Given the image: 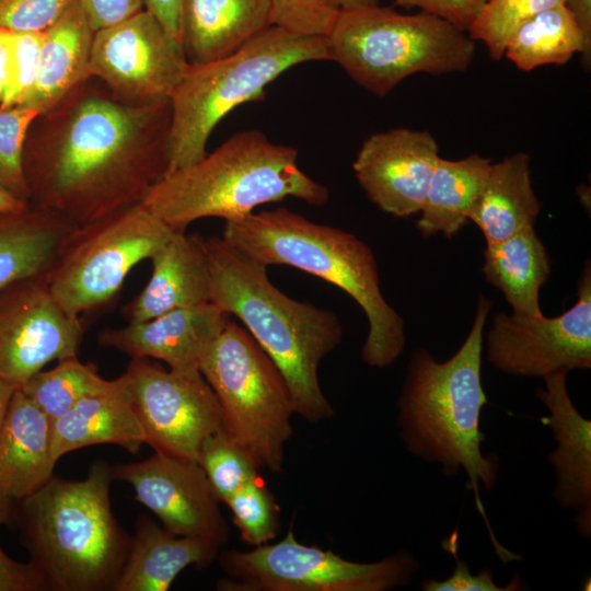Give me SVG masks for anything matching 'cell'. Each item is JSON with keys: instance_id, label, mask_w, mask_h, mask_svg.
I'll return each mask as SVG.
<instances>
[{"instance_id": "28", "label": "cell", "mask_w": 591, "mask_h": 591, "mask_svg": "<svg viewBox=\"0 0 591 591\" xmlns=\"http://www.w3.org/2000/svg\"><path fill=\"white\" fill-rule=\"evenodd\" d=\"M484 258L485 279L501 291L513 315L543 314L538 294L551 274V260L534 228L487 243Z\"/></svg>"}, {"instance_id": "48", "label": "cell", "mask_w": 591, "mask_h": 591, "mask_svg": "<svg viewBox=\"0 0 591 591\" xmlns=\"http://www.w3.org/2000/svg\"><path fill=\"white\" fill-rule=\"evenodd\" d=\"M14 518L13 500L0 490V524H8Z\"/></svg>"}, {"instance_id": "13", "label": "cell", "mask_w": 591, "mask_h": 591, "mask_svg": "<svg viewBox=\"0 0 591 591\" xmlns=\"http://www.w3.org/2000/svg\"><path fill=\"white\" fill-rule=\"evenodd\" d=\"M575 304L558 316L497 313L486 335L487 360L499 371L526 378L591 368V270L583 269Z\"/></svg>"}, {"instance_id": "39", "label": "cell", "mask_w": 591, "mask_h": 591, "mask_svg": "<svg viewBox=\"0 0 591 591\" xmlns=\"http://www.w3.org/2000/svg\"><path fill=\"white\" fill-rule=\"evenodd\" d=\"M456 533L443 543L444 549L450 552L456 560L453 572L443 580L427 579L421 582L425 591H515L523 588L520 578H513L509 584L500 587L494 582L491 568H484L473 575L465 560L459 559L456 554Z\"/></svg>"}, {"instance_id": "37", "label": "cell", "mask_w": 591, "mask_h": 591, "mask_svg": "<svg viewBox=\"0 0 591 591\" xmlns=\"http://www.w3.org/2000/svg\"><path fill=\"white\" fill-rule=\"evenodd\" d=\"M43 32H11L7 82L0 108L21 106L37 73Z\"/></svg>"}, {"instance_id": "9", "label": "cell", "mask_w": 591, "mask_h": 591, "mask_svg": "<svg viewBox=\"0 0 591 591\" xmlns=\"http://www.w3.org/2000/svg\"><path fill=\"white\" fill-rule=\"evenodd\" d=\"M199 371L218 399L222 430L258 468L280 473L294 408L273 360L244 327L228 318Z\"/></svg>"}, {"instance_id": "7", "label": "cell", "mask_w": 591, "mask_h": 591, "mask_svg": "<svg viewBox=\"0 0 591 591\" xmlns=\"http://www.w3.org/2000/svg\"><path fill=\"white\" fill-rule=\"evenodd\" d=\"M323 60H329L326 37L271 25L229 56L188 63L170 96L166 174L200 161L218 124L239 105L263 99L265 88L285 71Z\"/></svg>"}, {"instance_id": "1", "label": "cell", "mask_w": 591, "mask_h": 591, "mask_svg": "<svg viewBox=\"0 0 591 591\" xmlns=\"http://www.w3.org/2000/svg\"><path fill=\"white\" fill-rule=\"evenodd\" d=\"M170 99L131 104L90 77L32 123L30 204L79 227L140 204L167 172Z\"/></svg>"}, {"instance_id": "47", "label": "cell", "mask_w": 591, "mask_h": 591, "mask_svg": "<svg viewBox=\"0 0 591 591\" xmlns=\"http://www.w3.org/2000/svg\"><path fill=\"white\" fill-rule=\"evenodd\" d=\"M18 387L0 378V432L8 413L12 396Z\"/></svg>"}, {"instance_id": "26", "label": "cell", "mask_w": 591, "mask_h": 591, "mask_svg": "<svg viewBox=\"0 0 591 591\" xmlns=\"http://www.w3.org/2000/svg\"><path fill=\"white\" fill-rule=\"evenodd\" d=\"M74 227L56 212L33 205L0 212V291L45 276Z\"/></svg>"}, {"instance_id": "29", "label": "cell", "mask_w": 591, "mask_h": 591, "mask_svg": "<svg viewBox=\"0 0 591 591\" xmlns=\"http://www.w3.org/2000/svg\"><path fill=\"white\" fill-rule=\"evenodd\" d=\"M491 166L477 153L461 160L438 159L419 211L417 229L424 236L452 237L467 224Z\"/></svg>"}, {"instance_id": "32", "label": "cell", "mask_w": 591, "mask_h": 591, "mask_svg": "<svg viewBox=\"0 0 591 591\" xmlns=\"http://www.w3.org/2000/svg\"><path fill=\"white\" fill-rule=\"evenodd\" d=\"M198 464L217 498L225 503L240 488L258 477L251 456L221 429L205 439Z\"/></svg>"}, {"instance_id": "22", "label": "cell", "mask_w": 591, "mask_h": 591, "mask_svg": "<svg viewBox=\"0 0 591 591\" xmlns=\"http://www.w3.org/2000/svg\"><path fill=\"white\" fill-rule=\"evenodd\" d=\"M53 421L16 389L0 432V490L21 501L53 476Z\"/></svg>"}, {"instance_id": "15", "label": "cell", "mask_w": 591, "mask_h": 591, "mask_svg": "<svg viewBox=\"0 0 591 591\" xmlns=\"http://www.w3.org/2000/svg\"><path fill=\"white\" fill-rule=\"evenodd\" d=\"M84 328L50 292L45 276L0 291V378L20 389L54 360L78 356Z\"/></svg>"}, {"instance_id": "17", "label": "cell", "mask_w": 591, "mask_h": 591, "mask_svg": "<svg viewBox=\"0 0 591 591\" xmlns=\"http://www.w3.org/2000/svg\"><path fill=\"white\" fill-rule=\"evenodd\" d=\"M439 147L427 131L394 128L368 137L352 163L367 197L382 211L419 213L437 164Z\"/></svg>"}, {"instance_id": "8", "label": "cell", "mask_w": 591, "mask_h": 591, "mask_svg": "<svg viewBox=\"0 0 591 591\" xmlns=\"http://www.w3.org/2000/svg\"><path fill=\"white\" fill-rule=\"evenodd\" d=\"M466 33L424 11L403 14L375 4L340 10L326 40L329 60L357 84L384 96L415 73L465 71L475 55Z\"/></svg>"}, {"instance_id": "34", "label": "cell", "mask_w": 591, "mask_h": 591, "mask_svg": "<svg viewBox=\"0 0 591 591\" xmlns=\"http://www.w3.org/2000/svg\"><path fill=\"white\" fill-rule=\"evenodd\" d=\"M225 505L246 544L255 547L276 538L280 530V509L259 477L240 488Z\"/></svg>"}, {"instance_id": "24", "label": "cell", "mask_w": 591, "mask_h": 591, "mask_svg": "<svg viewBox=\"0 0 591 591\" xmlns=\"http://www.w3.org/2000/svg\"><path fill=\"white\" fill-rule=\"evenodd\" d=\"M219 552L215 544L176 535L140 514L114 591H166L184 569L207 567Z\"/></svg>"}, {"instance_id": "21", "label": "cell", "mask_w": 591, "mask_h": 591, "mask_svg": "<svg viewBox=\"0 0 591 591\" xmlns=\"http://www.w3.org/2000/svg\"><path fill=\"white\" fill-rule=\"evenodd\" d=\"M269 26V0L182 1L179 42L189 65L229 56Z\"/></svg>"}, {"instance_id": "33", "label": "cell", "mask_w": 591, "mask_h": 591, "mask_svg": "<svg viewBox=\"0 0 591 591\" xmlns=\"http://www.w3.org/2000/svg\"><path fill=\"white\" fill-rule=\"evenodd\" d=\"M565 0H487L467 30L473 40H482L494 60L503 57L506 44L517 27Z\"/></svg>"}, {"instance_id": "31", "label": "cell", "mask_w": 591, "mask_h": 591, "mask_svg": "<svg viewBox=\"0 0 591 591\" xmlns=\"http://www.w3.org/2000/svg\"><path fill=\"white\" fill-rule=\"evenodd\" d=\"M114 384L115 379L102 378L93 364L74 356L59 360L53 369L38 371L20 389L54 421L83 398L104 393Z\"/></svg>"}, {"instance_id": "43", "label": "cell", "mask_w": 591, "mask_h": 591, "mask_svg": "<svg viewBox=\"0 0 591 591\" xmlns=\"http://www.w3.org/2000/svg\"><path fill=\"white\" fill-rule=\"evenodd\" d=\"M183 0H143L144 10L154 15L164 28L179 40Z\"/></svg>"}, {"instance_id": "4", "label": "cell", "mask_w": 591, "mask_h": 591, "mask_svg": "<svg viewBox=\"0 0 591 591\" xmlns=\"http://www.w3.org/2000/svg\"><path fill=\"white\" fill-rule=\"evenodd\" d=\"M221 237L267 268L291 266L350 296L367 316L361 358L369 367L386 368L404 351V321L381 292L372 250L352 233L280 207L224 221Z\"/></svg>"}, {"instance_id": "36", "label": "cell", "mask_w": 591, "mask_h": 591, "mask_svg": "<svg viewBox=\"0 0 591 591\" xmlns=\"http://www.w3.org/2000/svg\"><path fill=\"white\" fill-rule=\"evenodd\" d=\"M271 25L300 36L327 37L340 7L337 0H269Z\"/></svg>"}, {"instance_id": "49", "label": "cell", "mask_w": 591, "mask_h": 591, "mask_svg": "<svg viewBox=\"0 0 591 591\" xmlns=\"http://www.w3.org/2000/svg\"><path fill=\"white\" fill-rule=\"evenodd\" d=\"M380 0H337L340 10H351L379 4Z\"/></svg>"}, {"instance_id": "20", "label": "cell", "mask_w": 591, "mask_h": 591, "mask_svg": "<svg viewBox=\"0 0 591 591\" xmlns=\"http://www.w3.org/2000/svg\"><path fill=\"white\" fill-rule=\"evenodd\" d=\"M150 260L149 281L124 308L128 322L211 303L210 271L200 234L175 232Z\"/></svg>"}, {"instance_id": "46", "label": "cell", "mask_w": 591, "mask_h": 591, "mask_svg": "<svg viewBox=\"0 0 591 591\" xmlns=\"http://www.w3.org/2000/svg\"><path fill=\"white\" fill-rule=\"evenodd\" d=\"M31 204L18 198L0 185V212L20 211Z\"/></svg>"}, {"instance_id": "6", "label": "cell", "mask_w": 591, "mask_h": 591, "mask_svg": "<svg viewBox=\"0 0 591 591\" xmlns=\"http://www.w3.org/2000/svg\"><path fill=\"white\" fill-rule=\"evenodd\" d=\"M288 197L321 207L329 190L302 171L297 149L248 129L233 134L200 161L165 174L141 204L179 232L202 218L237 220Z\"/></svg>"}, {"instance_id": "27", "label": "cell", "mask_w": 591, "mask_h": 591, "mask_svg": "<svg viewBox=\"0 0 591 591\" xmlns=\"http://www.w3.org/2000/svg\"><path fill=\"white\" fill-rule=\"evenodd\" d=\"M540 210L530 176V155L517 152L491 163L470 220L480 229L487 243H494L534 228Z\"/></svg>"}, {"instance_id": "23", "label": "cell", "mask_w": 591, "mask_h": 591, "mask_svg": "<svg viewBox=\"0 0 591 591\" xmlns=\"http://www.w3.org/2000/svg\"><path fill=\"white\" fill-rule=\"evenodd\" d=\"M93 36L76 0L43 32L36 78L21 106L43 114L88 80Z\"/></svg>"}, {"instance_id": "45", "label": "cell", "mask_w": 591, "mask_h": 591, "mask_svg": "<svg viewBox=\"0 0 591 591\" xmlns=\"http://www.w3.org/2000/svg\"><path fill=\"white\" fill-rule=\"evenodd\" d=\"M11 32L0 28V104L7 82Z\"/></svg>"}, {"instance_id": "3", "label": "cell", "mask_w": 591, "mask_h": 591, "mask_svg": "<svg viewBox=\"0 0 591 591\" xmlns=\"http://www.w3.org/2000/svg\"><path fill=\"white\" fill-rule=\"evenodd\" d=\"M211 303L239 318L280 371L294 414L316 424L334 408L318 380L322 360L340 343L338 316L294 300L269 279L267 267L239 253L221 236L204 237Z\"/></svg>"}, {"instance_id": "14", "label": "cell", "mask_w": 591, "mask_h": 591, "mask_svg": "<svg viewBox=\"0 0 591 591\" xmlns=\"http://www.w3.org/2000/svg\"><path fill=\"white\" fill-rule=\"evenodd\" d=\"M187 66L181 42L146 10L94 32L91 77L124 102L170 99Z\"/></svg>"}, {"instance_id": "16", "label": "cell", "mask_w": 591, "mask_h": 591, "mask_svg": "<svg viewBox=\"0 0 591 591\" xmlns=\"http://www.w3.org/2000/svg\"><path fill=\"white\" fill-rule=\"evenodd\" d=\"M114 480L128 483L136 499L167 531L222 547L229 528L204 470L197 462L154 452L132 463L111 465Z\"/></svg>"}, {"instance_id": "40", "label": "cell", "mask_w": 591, "mask_h": 591, "mask_svg": "<svg viewBox=\"0 0 591 591\" xmlns=\"http://www.w3.org/2000/svg\"><path fill=\"white\" fill-rule=\"evenodd\" d=\"M396 5L418 8L467 32L487 0H393Z\"/></svg>"}, {"instance_id": "19", "label": "cell", "mask_w": 591, "mask_h": 591, "mask_svg": "<svg viewBox=\"0 0 591 591\" xmlns=\"http://www.w3.org/2000/svg\"><path fill=\"white\" fill-rule=\"evenodd\" d=\"M566 371L543 378L537 396L548 409L542 417L557 442L547 459L555 472L554 497L561 509L576 512L579 534L591 536V420L575 407L567 391Z\"/></svg>"}, {"instance_id": "44", "label": "cell", "mask_w": 591, "mask_h": 591, "mask_svg": "<svg viewBox=\"0 0 591 591\" xmlns=\"http://www.w3.org/2000/svg\"><path fill=\"white\" fill-rule=\"evenodd\" d=\"M565 5L573 14L584 39L582 62L586 67L591 63V0H565Z\"/></svg>"}, {"instance_id": "25", "label": "cell", "mask_w": 591, "mask_h": 591, "mask_svg": "<svg viewBox=\"0 0 591 591\" xmlns=\"http://www.w3.org/2000/svg\"><path fill=\"white\" fill-rule=\"evenodd\" d=\"M144 443L119 376L111 390L83 398L53 421L51 456L56 463L65 454L90 445L116 444L137 453Z\"/></svg>"}, {"instance_id": "30", "label": "cell", "mask_w": 591, "mask_h": 591, "mask_svg": "<svg viewBox=\"0 0 591 591\" xmlns=\"http://www.w3.org/2000/svg\"><path fill=\"white\" fill-rule=\"evenodd\" d=\"M584 39L570 10L560 3L533 15L509 37L503 56L522 71L545 65H564L582 55Z\"/></svg>"}, {"instance_id": "12", "label": "cell", "mask_w": 591, "mask_h": 591, "mask_svg": "<svg viewBox=\"0 0 591 591\" xmlns=\"http://www.w3.org/2000/svg\"><path fill=\"white\" fill-rule=\"evenodd\" d=\"M154 452L197 462L200 447L222 429L218 399L199 370H165L147 358L131 359L119 376Z\"/></svg>"}, {"instance_id": "18", "label": "cell", "mask_w": 591, "mask_h": 591, "mask_svg": "<svg viewBox=\"0 0 591 591\" xmlns=\"http://www.w3.org/2000/svg\"><path fill=\"white\" fill-rule=\"evenodd\" d=\"M228 318L213 303L176 309L146 321L104 328L97 343L131 359L152 358L171 370L195 371Z\"/></svg>"}, {"instance_id": "2", "label": "cell", "mask_w": 591, "mask_h": 591, "mask_svg": "<svg viewBox=\"0 0 591 591\" xmlns=\"http://www.w3.org/2000/svg\"><path fill=\"white\" fill-rule=\"evenodd\" d=\"M490 308L491 302L479 297L468 335L447 361H437L426 349L413 354L397 402V424L413 455L440 465L445 476L460 470L467 474L495 552L507 563L518 555L496 540L479 496L482 486L486 491L494 488L499 471L498 456L482 452L480 413L487 404L482 384L483 331Z\"/></svg>"}, {"instance_id": "5", "label": "cell", "mask_w": 591, "mask_h": 591, "mask_svg": "<svg viewBox=\"0 0 591 591\" xmlns=\"http://www.w3.org/2000/svg\"><path fill=\"white\" fill-rule=\"evenodd\" d=\"M111 465L99 460L80 480L53 476L15 512L30 560L46 591H114L131 535L111 505Z\"/></svg>"}, {"instance_id": "41", "label": "cell", "mask_w": 591, "mask_h": 591, "mask_svg": "<svg viewBox=\"0 0 591 591\" xmlns=\"http://www.w3.org/2000/svg\"><path fill=\"white\" fill-rule=\"evenodd\" d=\"M94 32L144 10L143 0H77Z\"/></svg>"}, {"instance_id": "10", "label": "cell", "mask_w": 591, "mask_h": 591, "mask_svg": "<svg viewBox=\"0 0 591 591\" xmlns=\"http://www.w3.org/2000/svg\"><path fill=\"white\" fill-rule=\"evenodd\" d=\"M175 232L141 202L74 227L45 275L47 286L68 314L80 317L109 302L129 271Z\"/></svg>"}, {"instance_id": "42", "label": "cell", "mask_w": 591, "mask_h": 591, "mask_svg": "<svg viewBox=\"0 0 591 591\" xmlns=\"http://www.w3.org/2000/svg\"><path fill=\"white\" fill-rule=\"evenodd\" d=\"M0 591H46V586L31 561H16L0 546Z\"/></svg>"}, {"instance_id": "35", "label": "cell", "mask_w": 591, "mask_h": 591, "mask_svg": "<svg viewBox=\"0 0 591 591\" xmlns=\"http://www.w3.org/2000/svg\"><path fill=\"white\" fill-rule=\"evenodd\" d=\"M38 115L25 106L0 108V185L28 204L23 153L28 129Z\"/></svg>"}, {"instance_id": "11", "label": "cell", "mask_w": 591, "mask_h": 591, "mask_svg": "<svg viewBox=\"0 0 591 591\" xmlns=\"http://www.w3.org/2000/svg\"><path fill=\"white\" fill-rule=\"evenodd\" d=\"M218 560L225 577L216 588L222 591H390L408 584L420 570L407 551L358 563L305 545L297 540L293 521L280 541L250 551L227 549Z\"/></svg>"}, {"instance_id": "38", "label": "cell", "mask_w": 591, "mask_h": 591, "mask_svg": "<svg viewBox=\"0 0 591 591\" xmlns=\"http://www.w3.org/2000/svg\"><path fill=\"white\" fill-rule=\"evenodd\" d=\"M76 0H0V28L44 32Z\"/></svg>"}]
</instances>
